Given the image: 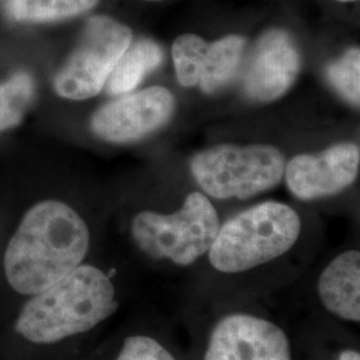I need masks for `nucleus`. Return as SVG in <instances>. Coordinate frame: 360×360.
Masks as SVG:
<instances>
[{
    "instance_id": "obj_1",
    "label": "nucleus",
    "mask_w": 360,
    "mask_h": 360,
    "mask_svg": "<svg viewBox=\"0 0 360 360\" xmlns=\"http://www.w3.org/2000/svg\"><path fill=\"white\" fill-rule=\"evenodd\" d=\"M89 245V229L75 210L58 200L38 203L8 243L7 281L15 291L37 295L80 266Z\"/></svg>"
},
{
    "instance_id": "obj_2",
    "label": "nucleus",
    "mask_w": 360,
    "mask_h": 360,
    "mask_svg": "<svg viewBox=\"0 0 360 360\" xmlns=\"http://www.w3.org/2000/svg\"><path fill=\"white\" fill-rule=\"evenodd\" d=\"M116 309L110 278L92 266H77L27 303L16 331L34 343H55L89 331Z\"/></svg>"
},
{
    "instance_id": "obj_3",
    "label": "nucleus",
    "mask_w": 360,
    "mask_h": 360,
    "mask_svg": "<svg viewBox=\"0 0 360 360\" xmlns=\"http://www.w3.org/2000/svg\"><path fill=\"white\" fill-rule=\"evenodd\" d=\"M295 210L278 202H264L230 219L219 229L208 251L211 264L226 274L252 270L282 257L300 233Z\"/></svg>"
},
{
    "instance_id": "obj_4",
    "label": "nucleus",
    "mask_w": 360,
    "mask_h": 360,
    "mask_svg": "<svg viewBox=\"0 0 360 360\" xmlns=\"http://www.w3.org/2000/svg\"><path fill=\"white\" fill-rule=\"evenodd\" d=\"M285 158L270 144H223L195 155L191 172L198 184L217 199H248L276 187L283 179Z\"/></svg>"
},
{
    "instance_id": "obj_5",
    "label": "nucleus",
    "mask_w": 360,
    "mask_h": 360,
    "mask_svg": "<svg viewBox=\"0 0 360 360\" xmlns=\"http://www.w3.org/2000/svg\"><path fill=\"white\" fill-rule=\"evenodd\" d=\"M220 223L215 207L200 193H191L179 211L165 215L138 214L131 226L134 240L148 257L190 266L214 245Z\"/></svg>"
},
{
    "instance_id": "obj_6",
    "label": "nucleus",
    "mask_w": 360,
    "mask_h": 360,
    "mask_svg": "<svg viewBox=\"0 0 360 360\" xmlns=\"http://www.w3.org/2000/svg\"><path fill=\"white\" fill-rule=\"evenodd\" d=\"M131 41L132 31L126 25L108 16L89 19L77 49L55 77L56 94L71 101L96 96Z\"/></svg>"
},
{
    "instance_id": "obj_7",
    "label": "nucleus",
    "mask_w": 360,
    "mask_h": 360,
    "mask_svg": "<svg viewBox=\"0 0 360 360\" xmlns=\"http://www.w3.org/2000/svg\"><path fill=\"white\" fill-rule=\"evenodd\" d=\"M174 111V95L155 86L104 104L92 116L91 129L105 142H134L163 127Z\"/></svg>"
},
{
    "instance_id": "obj_8",
    "label": "nucleus",
    "mask_w": 360,
    "mask_h": 360,
    "mask_svg": "<svg viewBox=\"0 0 360 360\" xmlns=\"http://www.w3.org/2000/svg\"><path fill=\"white\" fill-rule=\"evenodd\" d=\"M299 72L300 53L292 37L283 30H270L250 53L242 90L251 102H274L292 87Z\"/></svg>"
},
{
    "instance_id": "obj_9",
    "label": "nucleus",
    "mask_w": 360,
    "mask_h": 360,
    "mask_svg": "<svg viewBox=\"0 0 360 360\" xmlns=\"http://www.w3.org/2000/svg\"><path fill=\"white\" fill-rule=\"evenodd\" d=\"M360 148L339 143L319 154L297 155L284 168L288 190L302 200H314L340 193L359 174Z\"/></svg>"
},
{
    "instance_id": "obj_10",
    "label": "nucleus",
    "mask_w": 360,
    "mask_h": 360,
    "mask_svg": "<svg viewBox=\"0 0 360 360\" xmlns=\"http://www.w3.org/2000/svg\"><path fill=\"white\" fill-rule=\"evenodd\" d=\"M205 360H291L282 328L252 315H231L218 323Z\"/></svg>"
},
{
    "instance_id": "obj_11",
    "label": "nucleus",
    "mask_w": 360,
    "mask_h": 360,
    "mask_svg": "<svg viewBox=\"0 0 360 360\" xmlns=\"http://www.w3.org/2000/svg\"><path fill=\"white\" fill-rule=\"evenodd\" d=\"M323 304L336 316L360 321V254L347 251L335 257L319 279Z\"/></svg>"
},
{
    "instance_id": "obj_12",
    "label": "nucleus",
    "mask_w": 360,
    "mask_h": 360,
    "mask_svg": "<svg viewBox=\"0 0 360 360\" xmlns=\"http://www.w3.org/2000/svg\"><path fill=\"white\" fill-rule=\"evenodd\" d=\"M163 59L165 53L160 46L151 39H141L129 44L107 79V92L110 95L129 94L142 83L147 74L162 65Z\"/></svg>"
},
{
    "instance_id": "obj_13",
    "label": "nucleus",
    "mask_w": 360,
    "mask_h": 360,
    "mask_svg": "<svg viewBox=\"0 0 360 360\" xmlns=\"http://www.w3.org/2000/svg\"><path fill=\"white\" fill-rule=\"evenodd\" d=\"M245 39L240 35H229L208 43L202 65L199 87L205 94H215L231 83L242 63Z\"/></svg>"
},
{
    "instance_id": "obj_14",
    "label": "nucleus",
    "mask_w": 360,
    "mask_h": 360,
    "mask_svg": "<svg viewBox=\"0 0 360 360\" xmlns=\"http://www.w3.org/2000/svg\"><path fill=\"white\" fill-rule=\"evenodd\" d=\"M101 0H10L8 10L16 20L47 23L87 13Z\"/></svg>"
},
{
    "instance_id": "obj_15",
    "label": "nucleus",
    "mask_w": 360,
    "mask_h": 360,
    "mask_svg": "<svg viewBox=\"0 0 360 360\" xmlns=\"http://www.w3.org/2000/svg\"><path fill=\"white\" fill-rule=\"evenodd\" d=\"M34 98V82L25 72H18L0 84V131L19 124Z\"/></svg>"
},
{
    "instance_id": "obj_16",
    "label": "nucleus",
    "mask_w": 360,
    "mask_h": 360,
    "mask_svg": "<svg viewBox=\"0 0 360 360\" xmlns=\"http://www.w3.org/2000/svg\"><path fill=\"white\" fill-rule=\"evenodd\" d=\"M207 47L206 40L193 34L180 35L174 41L172 59L180 86L188 89L198 86Z\"/></svg>"
},
{
    "instance_id": "obj_17",
    "label": "nucleus",
    "mask_w": 360,
    "mask_h": 360,
    "mask_svg": "<svg viewBox=\"0 0 360 360\" xmlns=\"http://www.w3.org/2000/svg\"><path fill=\"white\" fill-rule=\"evenodd\" d=\"M326 75L335 90L347 102L360 104V50L349 49L343 56L327 67Z\"/></svg>"
},
{
    "instance_id": "obj_18",
    "label": "nucleus",
    "mask_w": 360,
    "mask_h": 360,
    "mask_svg": "<svg viewBox=\"0 0 360 360\" xmlns=\"http://www.w3.org/2000/svg\"><path fill=\"white\" fill-rule=\"evenodd\" d=\"M116 360H176L167 349L148 336L129 338Z\"/></svg>"
},
{
    "instance_id": "obj_19",
    "label": "nucleus",
    "mask_w": 360,
    "mask_h": 360,
    "mask_svg": "<svg viewBox=\"0 0 360 360\" xmlns=\"http://www.w3.org/2000/svg\"><path fill=\"white\" fill-rule=\"evenodd\" d=\"M338 360H360L359 352L355 351H345L340 354Z\"/></svg>"
},
{
    "instance_id": "obj_20",
    "label": "nucleus",
    "mask_w": 360,
    "mask_h": 360,
    "mask_svg": "<svg viewBox=\"0 0 360 360\" xmlns=\"http://www.w3.org/2000/svg\"><path fill=\"white\" fill-rule=\"evenodd\" d=\"M336 1H340V3H348V1H356V0H336Z\"/></svg>"
},
{
    "instance_id": "obj_21",
    "label": "nucleus",
    "mask_w": 360,
    "mask_h": 360,
    "mask_svg": "<svg viewBox=\"0 0 360 360\" xmlns=\"http://www.w3.org/2000/svg\"><path fill=\"white\" fill-rule=\"evenodd\" d=\"M147 1H162V0H147Z\"/></svg>"
}]
</instances>
